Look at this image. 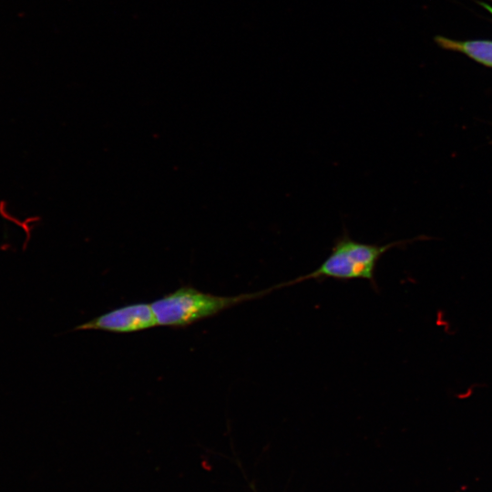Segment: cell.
<instances>
[{"mask_svg": "<svg viewBox=\"0 0 492 492\" xmlns=\"http://www.w3.org/2000/svg\"><path fill=\"white\" fill-rule=\"evenodd\" d=\"M406 242L401 241L381 245L361 242L351 238L344 228L343 233L334 240L330 254L316 269L271 289L274 291L307 280L324 278L339 281L363 279L375 284L374 272L380 258L392 248Z\"/></svg>", "mask_w": 492, "mask_h": 492, "instance_id": "1", "label": "cell"}, {"mask_svg": "<svg viewBox=\"0 0 492 492\" xmlns=\"http://www.w3.org/2000/svg\"><path fill=\"white\" fill-rule=\"evenodd\" d=\"M269 292H272L271 288L234 296H220L186 285L150 304L159 326L182 328L244 302L261 297Z\"/></svg>", "mask_w": 492, "mask_h": 492, "instance_id": "2", "label": "cell"}, {"mask_svg": "<svg viewBox=\"0 0 492 492\" xmlns=\"http://www.w3.org/2000/svg\"><path fill=\"white\" fill-rule=\"evenodd\" d=\"M158 322L151 304L132 303L117 308L84 323L75 330H101L112 333H133L153 328Z\"/></svg>", "mask_w": 492, "mask_h": 492, "instance_id": "3", "label": "cell"}, {"mask_svg": "<svg viewBox=\"0 0 492 492\" xmlns=\"http://www.w3.org/2000/svg\"><path fill=\"white\" fill-rule=\"evenodd\" d=\"M442 48L463 53L475 61L492 67V41L490 40H455L445 36L436 37Z\"/></svg>", "mask_w": 492, "mask_h": 492, "instance_id": "4", "label": "cell"}, {"mask_svg": "<svg viewBox=\"0 0 492 492\" xmlns=\"http://www.w3.org/2000/svg\"><path fill=\"white\" fill-rule=\"evenodd\" d=\"M479 5L492 15V6L485 2H479Z\"/></svg>", "mask_w": 492, "mask_h": 492, "instance_id": "5", "label": "cell"}]
</instances>
